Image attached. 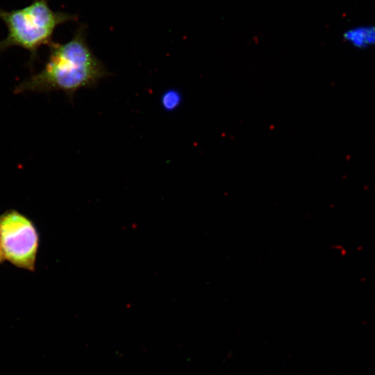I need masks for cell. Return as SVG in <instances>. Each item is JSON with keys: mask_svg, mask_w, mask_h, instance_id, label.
Here are the masks:
<instances>
[{"mask_svg": "<svg viewBox=\"0 0 375 375\" xmlns=\"http://www.w3.org/2000/svg\"><path fill=\"white\" fill-rule=\"evenodd\" d=\"M43 67L17 85L14 92L61 91L73 98L77 90L96 86L109 73L88 45L83 26L65 43L52 42Z\"/></svg>", "mask_w": 375, "mask_h": 375, "instance_id": "6da1fadb", "label": "cell"}, {"mask_svg": "<svg viewBox=\"0 0 375 375\" xmlns=\"http://www.w3.org/2000/svg\"><path fill=\"white\" fill-rule=\"evenodd\" d=\"M181 101L180 93L176 90H172L166 92L162 97V104L167 110H172L177 108Z\"/></svg>", "mask_w": 375, "mask_h": 375, "instance_id": "5b68a950", "label": "cell"}, {"mask_svg": "<svg viewBox=\"0 0 375 375\" xmlns=\"http://www.w3.org/2000/svg\"><path fill=\"white\" fill-rule=\"evenodd\" d=\"M0 19L8 29L7 36L0 41V53L12 47H21L30 53L29 65H33L38 58L39 49L53 42L56 28L76 17L52 10L48 0H33L19 9L0 8Z\"/></svg>", "mask_w": 375, "mask_h": 375, "instance_id": "7a4b0ae2", "label": "cell"}, {"mask_svg": "<svg viewBox=\"0 0 375 375\" xmlns=\"http://www.w3.org/2000/svg\"><path fill=\"white\" fill-rule=\"evenodd\" d=\"M3 260H4V257H3L1 247H0V264L3 261Z\"/></svg>", "mask_w": 375, "mask_h": 375, "instance_id": "8992f818", "label": "cell"}, {"mask_svg": "<svg viewBox=\"0 0 375 375\" xmlns=\"http://www.w3.org/2000/svg\"><path fill=\"white\" fill-rule=\"evenodd\" d=\"M345 41L358 48L375 45V26H363L350 28L343 35Z\"/></svg>", "mask_w": 375, "mask_h": 375, "instance_id": "277c9868", "label": "cell"}, {"mask_svg": "<svg viewBox=\"0 0 375 375\" xmlns=\"http://www.w3.org/2000/svg\"><path fill=\"white\" fill-rule=\"evenodd\" d=\"M0 247L4 259L17 267L34 271L39 235L25 215L15 210L0 215Z\"/></svg>", "mask_w": 375, "mask_h": 375, "instance_id": "3957f363", "label": "cell"}]
</instances>
